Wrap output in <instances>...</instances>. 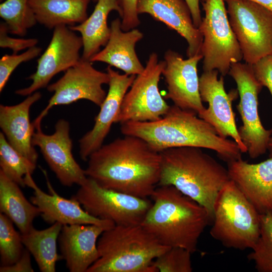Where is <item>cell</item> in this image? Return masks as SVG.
Returning a JSON list of instances; mask_svg holds the SVG:
<instances>
[{
    "label": "cell",
    "mask_w": 272,
    "mask_h": 272,
    "mask_svg": "<svg viewBox=\"0 0 272 272\" xmlns=\"http://www.w3.org/2000/svg\"><path fill=\"white\" fill-rule=\"evenodd\" d=\"M85 170L101 186L142 198L151 197L158 185L160 152L142 138L124 135L93 153Z\"/></svg>",
    "instance_id": "1"
},
{
    "label": "cell",
    "mask_w": 272,
    "mask_h": 272,
    "mask_svg": "<svg viewBox=\"0 0 272 272\" xmlns=\"http://www.w3.org/2000/svg\"><path fill=\"white\" fill-rule=\"evenodd\" d=\"M196 115L173 105L157 120L127 122L121 124L120 130L124 135L142 138L159 152L193 147L214 151L227 163L242 158L234 140L220 137L211 125Z\"/></svg>",
    "instance_id": "2"
},
{
    "label": "cell",
    "mask_w": 272,
    "mask_h": 272,
    "mask_svg": "<svg viewBox=\"0 0 272 272\" xmlns=\"http://www.w3.org/2000/svg\"><path fill=\"white\" fill-rule=\"evenodd\" d=\"M141 225L161 244L179 247L192 253L211 221L207 210L172 185L159 186Z\"/></svg>",
    "instance_id": "3"
},
{
    "label": "cell",
    "mask_w": 272,
    "mask_h": 272,
    "mask_svg": "<svg viewBox=\"0 0 272 272\" xmlns=\"http://www.w3.org/2000/svg\"><path fill=\"white\" fill-rule=\"evenodd\" d=\"M201 149L183 147L161 152L158 185L174 186L203 207L213 221L217 195L230 179L227 169Z\"/></svg>",
    "instance_id": "4"
},
{
    "label": "cell",
    "mask_w": 272,
    "mask_h": 272,
    "mask_svg": "<svg viewBox=\"0 0 272 272\" xmlns=\"http://www.w3.org/2000/svg\"><path fill=\"white\" fill-rule=\"evenodd\" d=\"M170 247L141 225H115L99 237V258L87 272H157L153 261Z\"/></svg>",
    "instance_id": "5"
},
{
    "label": "cell",
    "mask_w": 272,
    "mask_h": 272,
    "mask_svg": "<svg viewBox=\"0 0 272 272\" xmlns=\"http://www.w3.org/2000/svg\"><path fill=\"white\" fill-rule=\"evenodd\" d=\"M213 238L227 248H252L260 232V214L230 180L219 191L214 209Z\"/></svg>",
    "instance_id": "6"
},
{
    "label": "cell",
    "mask_w": 272,
    "mask_h": 272,
    "mask_svg": "<svg viewBox=\"0 0 272 272\" xmlns=\"http://www.w3.org/2000/svg\"><path fill=\"white\" fill-rule=\"evenodd\" d=\"M224 2L205 0L202 3L205 16L198 27L203 36V72L217 70L223 76L228 74L233 63L243 59Z\"/></svg>",
    "instance_id": "7"
},
{
    "label": "cell",
    "mask_w": 272,
    "mask_h": 272,
    "mask_svg": "<svg viewBox=\"0 0 272 272\" xmlns=\"http://www.w3.org/2000/svg\"><path fill=\"white\" fill-rule=\"evenodd\" d=\"M243 59L252 65L272 54V11L249 0H225Z\"/></svg>",
    "instance_id": "8"
},
{
    "label": "cell",
    "mask_w": 272,
    "mask_h": 272,
    "mask_svg": "<svg viewBox=\"0 0 272 272\" xmlns=\"http://www.w3.org/2000/svg\"><path fill=\"white\" fill-rule=\"evenodd\" d=\"M73 196L90 215L115 225H141L152 205L147 198L104 188L88 177Z\"/></svg>",
    "instance_id": "9"
},
{
    "label": "cell",
    "mask_w": 272,
    "mask_h": 272,
    "mask_svg": "<svg viewBox=\"0 0 272 272\" xmlns=\"http://www.w3.org/2000/svg\"><path fill=\"white\" fill-rule=\"evenodd\" d=\"M228 74L236 82L240 97L237 109L243 124L238 132L249 157L255 159L268 150L272 134V128L263 127L258 114V94L263 86L256 79L252 65L246 62L233 63Z\"/></svg>",
    "instance_id": "10"
},
{
    "label": "cell",
    "mask_w": 272,
    "mask_h": 272,
    "mask_svg": "<svg viewBox=\"0 0 272 272\" xmlns=\"http://www.w3.org/2000/svg\"><path fill=\"white\" fill-rule=\"evenodd\" d=\"M165 66L155 52L151 53L143 72L137 75L123 99L115 123L153 121L163 116L169 106L159 89L160 77Z\"/></svg>",
    "instance_id": "11"
},
{
    "label": "cell",
    "mask_w": 272,
    "mask_h": 272,
    "mask_svg": "<svg viewBox=\"0 0 272 272\" xmlns=\"http://www.w3.org/2000/svg\"><path fill=\"white\" fill-rule=\"evenodd\" d=\"M109 81L107 72L96 70L92 62L81 57L77 64L65 71L61 78L47 86V90L53 94L46 107L32 122L34 129L41 127L42 120L54 106L68 105L85 99L100 107L107 94L102 86L108 84Z\"/></svg>",
    "instance_id": "12"
},
{
    "label": "cell",
    "mask_w": 272,
    "mask_h": 272,
    "mask_svg": "<svg viewBox=\"0 0 272 272\" xmlns=\"http://www.w3.org/2000/svg\"><path fill=\"white\" fill-rule=\"evenodd\" d=\"M83 48L81 36L65 25L53 29L51 39L46 49L37 60L36 72L27 79L32 81L26 88L17 90V95L28 96L48 86L57 74L66 71L80 60V52Z\"/></svg>",
    "instance_id": "13"
},
{
    "label": "cell",
    "mask_w": 272,
    "mask_h": 272,
    "mask_svg": "<svg viewBox=\"0 0 272 272\" xmlns=\"http://www.w3.org/2000/svg\"><path fill=\"white\" fill-rule=\"evenodd\" d=\"M217 70L203 72L199 78V93L202 101L208 103V107L198 117L211 125L221 137H230L237 143L242 153L247 148L242 141L235 122V114L232 103L236 99L238 90L227 93L224 88V76L218 78Z\"/></svg>",
    "instance_id": "14"
},
{
    "label": "cell",
    "mask_w": 272,
    "mask_h": 272,
    "mask_svg": "<svg viewBox=\"0 0 272 272\" xmlns=\"http://www.w3.org/2000/svg\"><path fill=\"white\" fill-rule=\"evenodd\" d=\"M70 129L69 122L60 119L56 123L52 134H45L39 127L35 129L32 137L33 145L39 148L50 169L60 183L67 187L75 184L80 186L87 179L85 170L73 155Z\"/></svg>",
    "instance_id": "15"
},
{
    "label": "cell",
    "mask_w": 272,
    "mask_h": 272,
    "mask_svg": "<svg viewBox=\"0 0 272 272\" xmlns=\"http://www.w3.org/2000/svg\"><path fill=\"white\" fill-rule=\"evenodd\" d=\"M164 57L165 66L162 75L167 89L165 98L181 109L200 114L205 107L199 93L197 66L202 55L184 59L178 52L169 49Z\"/></svg>",
    "instance_id": "16"
},
{
    "label": "cell",
    "mask_w": 272,
    "mask_h": 272,
    "mask_svg": "<svg viewBox=\"0 0 272 272\" xmlns=\"http://www.w3.org/2000/svg\"><path fill=\"white\" fill-rule=\"evenodd\" d=\"M45 176L49 193L42 191L33 179L32 174L25 177L26 186L31 188L33 195L30 201L40 210L43 220L48 224L59 223L64 225L92 224L103 227L105 230L113 228L115 224L109 220L92 216L86 212L80 203L73 196L70 199L60 196L53 188L46 171L41 169Z\"/></svg>",
    "instance_id": "17"
},
{
    "label": "cell",
    "mask_w": 272,
    "mask_h": 272,
    "mask_svg": "<svg viewBox=\"0 0 272 272\" xmlns=\"http://www.w3.org/2000/svg\"><path fill=\"white\" fill-rule=\"evenodd\" d=\"M106 70L110 77L108 91L93 127L79 141L80 156L84 161L103 145L112 124L115 123L124 96L137 76L120 74L109 65Z\"/></svg>",
    "instance_id": "18"
},
{
    "label": "cell",
    "mask_w": 272,
    "mask_h": 272,
    "mask_svg": "<svg viewBox=\"0 0 272 272\" xmlns=\"http://www.w3.org/2000/svg\"><path fill=\"white\" fill-rule=\"evenodd\" d=\"M227 163L230 179L258 212L272 213V158L256 164L242 158Z\"/></svg>",
    "instance_id": "19"
},
{
    "label": "cell",
    "mask_w": 272,
    "mask_h": 272,
    "mask_svg": "<svg viewBox=\"0 0 272 272\" xmlns=\"http://www.w3.org/2000/svg\"><path fill=\"white\" fill-rule=\"evenodd\" d=\"M137 12L149 14L184 38L187 43V57L201 54L203 36L194 25L185 0H139Z\"/></svg>",
    "instance_id": "20"
},
{
    "label": "cell",
    "mask_w": 272,
    "mask_h": 272,
    "mask_svg": "<svg viewBox=\"0 0 272 272\" xmlns=\"http://www.w3.org/2000/svg\"><path fill=\"white\" fill-rule=\"evenodd\" d=\"M105 229L92 224L64 225L59 242L61 259L71 272H87L99 258L98 239Z\"/></svg>",
    "instance_id": "21"
},
{
    "label": "cell",
    "mask_w": 272,
    "mask_h": 272,
    "mask_svg": "<svg viewBox=\"0 0 272 272\" xmlns=\"http://www.w3.org/2000/svg\"><path fill=\"white\" fill-rule=\"evenodd\" d=\"M41 97L39 92L28 95L21 103L0 105V127L9 143L18 152L36 164L38 154L32 144L35 129L30 120L32 105Z\"/></svg>",
    "instance_id": "22"
},
{
    "label": "cell",
    "mask_w": 272,
    "mask_h": 272,
    "mask_svg": "<svg viewBox=\"0 0 272 272\" xmlns=\"http://www.w3.org/2000/svg\"><path fill=\"white\" fill-rule=\"evenodd\" d=\"M119 18L110 24V35L104 48L93 56L91 62H102L123 71L128 75L137 76L145 69L137 54L136 44L143 39L144 34L133 29L124 31Z\"/></svg>",
    "instance_id": "23"
},
{
    "label": "cell",
    "mask_w": 272,
    "mask_h": 272,
    "mask_svg": "<svg viewBox=\"0 0 272 272\" xmlns=\"http://www.w3.org/2000/svg\"><path fill=\"white\" fill-rule=\"evenodd\" d=\"M116 11L121 17L122 11L119 0H98L90 17L83 23L70 26L73 31L79 32L83 41V54L86 60L90 58L105 46L110 35V28L107 24L109 13Z\"/></svg>",
    "instance_id": "24"
},
{
    "label": "cell",
    "mask_w": 272,
    "mask_h": 272,
    "mask_svg": "<svg viewBox=\"0 0 272 272\" xmlns=\"http://www.w3.org/2000/svg\"><path fill=\"white\" fill-rule=\"evenodd\" d=\"M90 0H29L37 22L48 29L74 26L87 18Z\"/></svg>",
    "instance_id": "25"
},
{
    "label": "cell",
    "mask_w": 272,
    "mask_h": 272,
    "mask_svg": "<svg viewBox=\"0 0 272 272\" xmlns=\"http://www.w3.org/2000/svg\"><path fill=\"white\" fill-rule=\"evenodd\" d=\"M20 186L0 170L1 213L7 216L24 234L33 226V220L41 212L25 197Z\"/></svg>",
    "instance_id": "26"
},
{
    "label": "cell",
    "mask_w": 272,
    "mask_h": 272,
    "mask_svg": "<svg viewBox=\"0 0 272 272\" xmlns=\"http://www.w3.org/2000/svg\"><path fill=\"white\" fill-rule=\"evenodd\" d=\"M62 226L57 222L43 230L33 226L27 232L21 234L24 246L42 272H55L56 263L61 259L57 252V241Z\"/></svg>",
    "instance_id": "27"
},
{
    "label": "cell",
    "mask_w": 272,
    "mask_h": 272,
    "mask_svg": "<svg viewBox=\"0 0 272 272\" xmlns=\"http://www.w3.org/2000/svg\"><path fill=\"white\" fill-rule=\"evenodd\" d=\"M0 170L21 187L26 186L25 179L32 174L36 164L21 154L0 132Z\"/></svg>",
    "instance_id": "28"
},
{
    "label": "cell",
    "mask_w": 272,
    "mask_h": 272,
    "mask_svg": "<svg viewBox=\"0 0 272 272\" xmlns=\"http://www.w3.org/2000/svg\"><path fill=\"white\" fill-rule=\"evenodd\" d=\"M0 16L9 32L20 36L25 35L37 22L29 0H6L0 5Z\"/></svg>",
    "instance_id": "29"
},
{
    "label": "cell",
    "mask_w": 272,
    "mask_h": 272,
    "mask_svg": "<svg viewBox=\"0 0 272 272\" xmlns=\"http://www.w3.org/2000/svg\"><path fill=\"white\" fill-rule=\"evenodd\" d=\"M247 258L259 272H272V213L260 214L259 237Z\"/></svg>",
    "instance_id": "30"
},
{
    "label": "cell",
    "mask_w": 272,
    "mask_h": 272,
    "mask_svg": "<svg viewBox=\"0 0 272 272\" xmlns=\"http://www.w3.org/2000/svg\"><path fill=\"white\" fill-rule=\"evenodd\" d=\"M13 224L7 216L0 214L1 266L15 263L24 249L22 234L15 230Z\"/></svg>",
    "instance_id": "31"
},
{
    "label": "cell",
    "mask_w": 272,
    "mask_h": 272,
    "mask_svg": "<svg viewBox=\"0 0 272 272\" xmlns=\"http://www.w3.org/2000/svg\"><path fill=\"white\" fill-rule=\"evenodd\" d=\"M189 250L179 247H170L157 257L152 265L157 271L191 272L192 267Z\"/></svg>",
    "instance_id": "32"
},
{
    "label": "cell",
    "mask_w": 272,
    "mask_h": 272,
    "mask_svg": "<svg viewBox=\"0 0 272 272\" xmlns=\"http://www.w3.org/2000/svg\"><path fill=\"white\" fill-rule=\"evenodd\" d=\"M41 51V48L34 46L20 54H6L3 56L0 59V92L3 91L12 73L19 65L37 57Z\"/></svg>",
    "instance_id": "33"
},
{
    "label": "cell",
    "mask_w": 272,
    "mask_h": 272,
    "mask_svg": "<svg viewBox=\"0 0 272 272\" xmlns=\"http://www.w3.org/2000/svg\"><path fill=\"white\" fill-rule=\"evenodd\" d=\"M9 29L5 22L0 24V47L8 48L13 54H17L22 50L36 46L38 40L36 38H15L8 36Z\"/></svg>",
    "instance_id": "34"
},
{
    "label": "cell",
    "mask_w": 272,
    "mask_h": 272,
    "mask_svg": "<svg viewBox=\"0 0 272 272\" xmlns=\"http://www.w3.org/2000/svg\"><path fill=\"white\" fill-rule=\"evenodd\" d=\"M139 0H119L122 11L121 29L127 31L135 28L140 24L137 6Z\"/></svg>",
    "instance_id": "35"
},
{
    "label": "cell",
    "mask_w": 272,
    "mask_h": 272,
    "mask_svg": "<svg viewBox=\"0 0 272 272\" xmlns=\"http://www.w3.org/2000/svg\"><path fill=\"white\" fill-rule=\"evenodd\" d=\"M252 67L257 81L268 89L272 96V54L259 59Z\"/></svg>",
    "instance_id": "36"
},
{
    "label": "cell",
    "mask_w": 272,
    "mask_h": 272,
    "mask_svg": "<svg viewBox=\"0 0 272 272\" xmlns=\"http://www.w3.org/2000/svg\"><path fill=\"white\" fill-rule=\"evenodd\" d=\"M30 253L25 248L21 257L15 263L7 266H1V272H33Z\"/></svg>",
    "instance_id": "37"
},
{
    "label": "cell",
    "mask_w": 272,
    "mask_h": 272,
    "mask_svg": "<svg viewBox=\"0 0 272 272\" xmlns=\"http://www.w3.org/2000/svg\"><path fill=\"white\" fill-rule=\"evenodd\" d=\"M188 5L191 14L193 22L195 26L198 28L202 19L199 8L200 0H185Z\"/></svg>",
    "instance_id": "38"
},
{
    "label": "cell",
    "mask_w": 272,
    "mask_h": 272,
    "mask_svg": "<svg viewBox=\"0 0 272 272\" xmlns=\"http://www.w3.org/2000/svg\"><path fill=\"white\" fill-rule=\"evenodd\" d=\"M225 1V0H224ZM257 3L272 11V0H249Z\"/></svg>",
    "instance_id": "39"
},
{
    "label": "cell",
    "mask_w": 272,
    "mask_h": 272,
    "mask_svg": "<svg viewBox=\"0 0 272 272\" xmlns=\"http://www.w3.org/2000/svg\"><path fill=\"white\" fill-rule=\"evenodd\" d=\"M268 150L269 152V156L272 158V137H270L269 141Z\"/></svg>",
    "instance_id": "40"
},
{
    "label": "cell",
    "mask_w": 272,
    "mask_h": 272,
    "mask_svg": "<svg viewBox=\"0 0 272 272\" xmlns=\"http://www.w3.org/2000/svg\"><path fill=\"white\" fill-rule=\"evenodd\" d=\"M94 1H98V0H94Z\"/></svg>",
    "instance_id": "41"
}]
</instances>
